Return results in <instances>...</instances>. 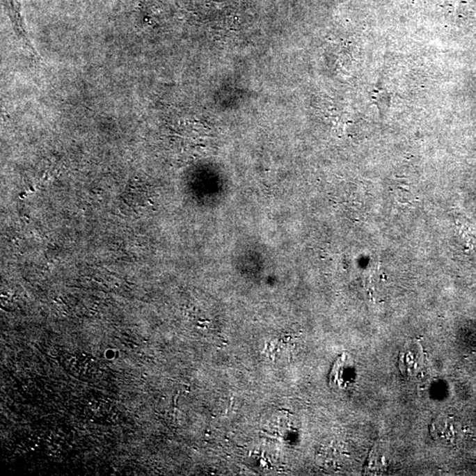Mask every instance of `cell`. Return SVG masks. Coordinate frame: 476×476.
Segmentation results:
<instances>
[{"label":"cell","instance_id":"obj_1","mask_svg":"<svg viewBox=\"0 0 476 476\" xmlns=\"http://www.w3.org/2000/svg\"><path fill=\"white\" fill-rule=\"evenodd\" d=\"M426 358L420 345L413 344L403 349L399 356V368L410 379L422 376L425 372Z\"/></svg>","mask_w":476,"mask_h":476},{"label":"cell","instance_id":"obj_2","mask_svg":"<svg viewBox=\"0 0 476 476\" xmlns=\"http://www.w3.org/2000/svg\"><path fill=\"white\" fill-rule=\"evenodd\" d=\"M356 370L352 361L345 355L337 360L331 372V380L340 388H345L355 380Z\"/></svg>","mask_w":476,"mask_h":476}]
</instances>
